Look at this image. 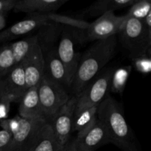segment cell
<instances>
[{
	"mask_svg": "<svg viewBox=\"0 0 151 151\" xmlns=\"http://www.w3.org/2000/svg\"><path fill=\"white\" fill-rule=\"evenodd\" d=\"M116 35H114L106 39L94 41L81 55L71 88L74 95L79 94L113 58L116 53Z\"/></svg>",
	"mask_w": 151,
	"mask_h": 151,
	"instance_id": "cell-1",
	"label": "cell"
},
{
	"mask_svg": "<svg viewBox=\"0 0 151 151\" xmlns=\"http://www.w3.org/2000/svg\"><path fill=\"white\" fill-rule=\"evenodd\" d=\"M97 119L104 125L110 143L122 151H139L137 139L125 119L122 107L113 97H107L99 105Z\"/></svg>",
	"mask_w": 151,
	"mask_h": 151,
	"instance_id": "cell-2",
	"label": "cell"
},
{
	"mask_svg": "<svg viewBox=\"0 0 151 151\" xmlns=\"http://www.w3.org/2000/svg\"><path fill=\"white\" fill-rule=\"evenodd\" d=\"M117 35L121 44L132 59L145 55L150 56L151 35L147 32L143 20L125 16Z\"/></svg>",
	"mask_w": 151,
	"mask_h": 151,
	"instance_id": "cell-3",
	"label": "cell"
},
{
	"mask_svg": "<svg viewBox=\"0 0 151 151\" xmlns=\"http://www.w3.org/2000/svg\"><path fill=\"white\" fill-rule=\"evenodd\" d=\"M38 94L43 118L48 123L70 99L66 89L44 76L38 84Z\"/></svg>",
	"mask_w": 151,
	"mask_h": 151,
	"instance_id": "cell-4",
	"label": "cell"
},
{
	"mask_svg": "<svg viewBox=\"0 0 151 151\" xmlns=\"http://www.w3.org/2000/svg\"><path fill=\"white\" fill-rule=\"evenodd\" d=\"M76 42H79V41L75 32L66 27H63L59 35L57 52L64 66L70 88H72L75 75L81 57V53L76 50Z\"/></svg>",
	"mask_w": 151,
	"mask_h": 151,
	"instance_id": "cell-5",
	"label": "cell"
},
{
	"mask_svg": "<svg viewBox=\"0 0 151 151\" xmlns=\"http://www.w3.org/2000/svg\"><path fill=\"white\" fill-rule=\"evenodd\" d=\"M114 69H108L98 74L87 86L76 96L75 109L99 106L107 97L110 91L111 79Z\"/></svg>",
	"mask_w": 151,
	"mask_h": 151,
	"instance_id": "cell-6",
	"label": "cell"
},
{
	"mask_svg": "<svg viewBox=\"0 0 151 151\" xmlns=\"http://www.w3.org/2000/svg\"><path fill=\"white\" fill-rule=\"evenodd\" d=\"M46 122L42 118L25 119L19 116V128L13 135L9 151H30Z\"/></svg>",
	"mask_w": 151,
	"mask_h": 151,
	"instance_id": "cell-7",
	"label": "cell"
},
{
	"mask_svg": "<svg viewBox=\"0 0 151 151\" xmlns=\"http://www.w3.org/2000/svg\"><path fill=\"white\" fill-rule=\"evenodd\" d=\"M125 16H116L114 12H108L99 16L86 31V41H96L117 35L124 23Z\"/></svg>",
	"mask_w": 151,
	"mask_h": 151,
	"instance_id": "cell-8",
	"label": "cell"
},
{
	"mask_svg": "<svg viewBox=\"0 0 151 151\" xmlns=\"http://www.w3.org/2000/svg\"><path fill=\"white\" fill-rule=\"evenodd\" d=\"M76 103V96L70 97L69 101L56 113L52 120L49 122L55 137L63 146H65L71 139Z\"/></svg>",
	"mask_w": 151,
	"mask_h": 151,
	"instance_id": "cell-9",
	"label": "cell"
},
{
	"mask_svg": "<svg viewBox=\"0 0 151 151\" xmlns=\"http://www.w3.org/2000/svg\"><path fill=\"white\" fill-rule=\"evenodd\" d=\"M25 75L27 88L38 85L44 76V60L41 47L37 41L22 63Z\"/></svg>",
	"mask_w": 151,
	"mask_h": 151,
	"instance_id": "cell-10",
	"label": "cell"
},
{
	"mask_svg": "<svg viewBox=\"0 0 151 151\" xmlns=\"http://www.w3.org/2000/svg\"><path fill=\"white\" fill-rule=\"evenodd\" d=\"M46 15H29L23 20L0 32V43H8L13 39L27 35L35 29H39L47 25Z\"/></svg>",
	"mask_w": 151,
	"mask_h": 151,
	"instance_id": "cell-11",
	"label": "cell"
},
{
	"mask_svg": "<svg viewBox=\"0 0 151 151\" xmlns=\"http://www.w3.org/2000/svg\"><path fill=\"white\" fill-rule=\"evenodd\" d=\"M42 52L44 60V76L64 89L70 88L64 66L58 55L57 47H49Z\"/></svg>",
	"mask_w": 151,
	"mask_h": 151,
	"instance_id": "cell-12",
	"label": "cell"
},
{
	"mask_svg": "<svg viewBox=\"0 0 151 151\" xmlns=\"http://www.w3.org/2000/svg\"><path fill=\"white\" fill-rule=\"evenodd\" d=\"M4 97L13 102H19L27 90L26 86L24 72L22 63L15 66L4 78Z\"/></svg>",
	"mask_w": 151,
	"mask_h": 151,
	"instance_id": "cell-13",
	"label": "cell"
},
{
	"mask_svg": "<svg viewBox=\"0 0 151 151\" xmlns=\"http://www.w3.org/2000/svg\"><path fill=\"white\" fill-rule=\"evenodd\" d=\"M68 0H19L16 1L13 11L29 15L52 13L62 7Z\"/></svg>",
	"mask_w": 151,
	"mask_h": 151,
	"instance_id": "cell-14",
	"label": "cell"
},
{
	"mask_svg": "<svg viewBox=\"0 0 151 151\" xmlns=\"http://www.w3.org/2000/svg\"><path fill=\"white\" fill-rule=\"evenodd\" d=\"M81 151H95L104 145L110 143L104 125L97 119L94 125L81 137H75Z\"/></svg>",
	"mask_w": 151,
	"mask_h": 151,
	"instance_id": "cell-15",
	"label": "cell"
},
{
	"mask_svg": "<svg viewBox=\"0 0 151 151\" xmlns=\"http://www.w3.org/2000/svg\"><path fill=\"white\" fill-rule=\"evenodd\" d=\"M19 103V116L25 119H44L38 98V85L28 88Z\"/></svg>",
	"mask_w": 151,
	"mask_h": 151,
	"instance_id": "cell-16",
	"label": "cell"
},
{
	"mask_svg": "<svg viewBox=\"0 0 151 151\" xmlns=\"http://www.w3.org/2000/svg\"><path fill=\"white\" fill-rule=\"evenodd\" d=\"M97 109L98 106L75 109L72 122V132L78 133L77 137L82 136L95 124L97 120Z\"/></svg>",
	"mask_w": 151,
	"mask_h": 151,
	"instance_id": "cell-17",
	"label": "cell"
},
{
	"mask_svg": "<svg viewBox=\"0 0 151 151\" xmlns=\"http://www.w3.org/2000/svg\"><path fill=\"white\" fill-rule=\"evenodd\" d=\"M46 16L48 22L50 23L57 24L72 29L78 35L80 43L86 41L85 33L89 27L90 23L84 20L83 18L72 17L55 13L46 14Z\"/></svg>",
	"mask_w": 151,
	"mask_h": 151,
	"instance_id": "cell-18",
	"label": "cell"
},
{
	"mask_svg": "<svg viewBox=\"0 0 151 151\" xmlns=\"http://www.w3.org/2000/svg\"><path fill=\"white\" fill-rule=\"evenodd\" d=\"M137 0H100L91 4L83 12V15H87L91 18H98L108 12L131 7Z\"/></svg>",
	"mask_w": 151,
	"mask_h": 151,
	"instance_id": "cell-19",
	"label": "cell"
},
{
	"mask_svg": "<svg viewBox=\"0 0 151 151\" xmlns=\"http://www.w3.org/2000/svg\"><path fill=\"white\" fill-rule=\"evenodd\" d=\"M30 151H64V146L55 137L51 125L46 122Z\"/></svg>",
	"mask_w": 151,
	"mask_h": 151,
	"instance_id": "cell-20",
	"label": "cell"
},
{
	"mask_svg": "<svg viewBox=\"0 0 151 151\" xmlns=\"http://www.w3.org/2000/svg\"><path fill=\"white\" fill-rule=\"evenodd\" d=\"M37 41H38V36L32 35L24 39L11 43V49L15 66L22 63V60L30 50L31 47Z\"/></svg>",
	"mask_w": 151,
	"mask_h": 151,
	"instance_id": "cell-21",
	"label": "cell"
},
{
	"mask_svg": "<svg viewBox=\"0 0 151 151\" xmlns=\"http://www.w3.org/2000/svg\"><path fill=\"white\" fill-rule=\"evenodd\" d=\"M131 70H132V66H125L114 69L111 79L110 91L115 94H122L128 81Z\"/></svg>",
	"mask_w": 151,
	"mask_h": 151,
	"instance_id": "cell-22",
	"label": "cell"
},
{
	"mask_svg": "<svg viewBox=\"0 0 151 151\" xmlns=\"http://www.w3.org/2000/svg\"><path fill=\"white\" fill-rule=\"evenodd\" d=\"M15 67L11 42L0 43V78H3Z\"/></svg>",
	"mask_w": 151,
	"mask_h": 151,
	"instance_id": "cell-23",
	"label": "cell"
},
{
	"mask_svg": "<svg viewBox=\"0 0 151 151\" xmlns=\"http://www.w3.org/2000/svg\"><path fill=\"white\" fill-rule=\"evenodd\" d=\"M151 12V4L150 1L147 0H137L130 7L127 14V17L134 18V19L143 20L148 13Z\"/></svg>",
	"mask_w": 151,
	"mask_h": 151,
	"instance_id": "cell-24",
	"label": "cell"
},
{
	"mask_svg": "<svg viewBox=\"0 0 151 151\" xmlns=\"http://www.w3.org/2000/svg\"><path fill=\"white\" fill-rule=\"evenodd\" d=\"M133 63L138 72L142 74H148L150 72L151 60L150 57L147 55H145L137 58H133Z\"/></svg>",
	"mask_w": 151,
	"mask_h": 151,
	"instance_id": "cell-25",
	"label": "cell"
},
{
	"mask_svg": "<svg viewBox=\"0 0 151 151\" xmlns=\"http://www.w3.org/2000/svg\"><path fill=\"white\" fill-rule=\"evenodd\" d=\"M0 126L2 130L7 131L13 136L19 128V116L17 115L10 119L7 118L6 119L0 120Z\"/></svg>",
	"mask_w": 151,
	"mask_h": 151,
	"instance_id": "cell-26",
	"label": "cell"
},
{
	"mask_svg": "<svg viewBox=\"0 0 151 151\" xmlns=\"http://www.w3.org/2000/svg\"><path fill=\"white\" fill-rule=\"evenodd\" d=\"M13 136L4 130H0V150L9 151Z\"/></svg>",
	"mask_w": 151,
	"mask_h": 151,
	"instance_id": "cell-27",
	"label": "cell"
},
{
	"mask_svg": "<svg viewBox=\"0 0 151 151\" xmlns=\"http://www.w3.org/2000/svg\"><path fill=\"white\" fill-rule=\"evenodd\" d=\"M10 104H11V101L5 97H3V98L0 100V120L8 118Z\"/></svg>",
	"mask_w": 151,
	"mask_h": 151,
	"instance_id": "cell-28",
	"label": "cell"
},
{
	"mask_svg": "<svg viewBox=\"0 0 151 151\" xmlns=\"http://www.w3.org/2000/svg\"><path fill=\"white\" fill-rule=\"evenodd\" d=\"M17 0H0V14L5 15L13 10Z\"/></svg>",
	"mask_w": 151,
	"mask_h": 151,
	"instance_id": "cell-29",
	"label": "cell"
},
{
	"mask_svg": "<svg viewBox=\"0 0 151 151\" xmlns=\"http://www.w3.org/2000/svg\"><path fill=\"white\" fill-rule=\"evenodd\" d=\"M64 151H81L78 147L75 137H73V138L71 137L69 142L65 145Z\"/></svg>",
	"mask_w": 151,
	"mask_h": 151,
	"instance_id": "cell-30",
	"label": "cell"
},
{
	"mask_svg": "<svg viewBox=\"0 0 151 151\" xmlns=\"http://www.w3.org/2000/svg\"><path fill=\"white\" fill-rule=\"evenodd\" d=\"M6 24V19L5 15L0 14V32L4 29Z\"/></svg>",
	"mask_w": 151,
	"mask_h": 151,
	"instance_id": "cell-31",
	"label": "cell"
},
{
	"mask_svg": "<svg viewBox=\"0 0 151 151\" xmlns=\"http://www.w3.org/2000/svg\"><path fill=\"white\" fill-rule=\"evenodd\" d=\"M4 95V81L3 78H0V100L3 98Z\"/></svg>",
	"mask_w": 151,
	"mask_h": 151,
	"instance_id": "cell-32",
	"label": "cell"
},
{
	"mask_svg": "<svg viewBox=\"0 0 151 151\" xmlns=\"http://www.w3.org/2000/svg\"><path fill=\"white\" fill-rule=\"evenodd\" d=\"M0 151H2V150H0Z\"/></svg>",
	"mask_w": 151,
	"mask_h": 151,
	"instance_id": "cell-33",
	"label": "cell"
}]
</instances>
